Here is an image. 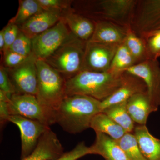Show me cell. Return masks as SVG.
<instances>
[{
    "mask_svg": "<svg viewBox=\"0 0 160 160\" xmlns=\"http://www.w3.org/2000/svg\"><path fill=\"white\" fill-rule=\"evenodd\" d=\"M126 72L82 71L66 81V96L81 95L102 101L122 86Z\"/></svg>",
    "mask_w": 160,
    "mask_h": 160,
    "instance_id": "cell-1",
    "label": "cell"
},
{
    "mask_svg": "<svg viewBox=\"0 0 160 160\" xmlns=\"http://www.w3.org/2000/svg\"><path fill=\"white\" fill-rule=\"evenodd\" d=\"M101 101L85 95L66 96L57 112L55 122L71 134L90 128L92 118L102 112Z\"/></svg>",
    "mask_w": 160,
    "mask_h": 160,
    "instance_id": "cell-2",
    "label": "cell"
},
{
    "mask_svg": "<svg viewBox=\"0 0 160 160\" xmlns=\"http://www.w3.org/2000/svg\"><path fill=\"white\" fill-rule=\"evenodd\" d=\"M38 91L36 97L49 120L55 124L58 109L66 97V80L44 60H37Z\"/></svg>",
    "mask_w": 160,
    "mask_h": 160,
    "instance_id": "cell-3",
    "label": "cell"
},
{
    "mask_svg": "<svg viewBox=\"0 0 160 160\" xmlns=\"http://www.w3.org/2000/svg\"><path fill=\"white\" fill-rule=\"evenodd\" d=\"M87 42L71 32L59 48L44 61L66 81L82 71Z\"/></svg>",
    "mask_w": 160,
    "mask_h": 160,
    "instance_id": "cell-4",
    "label": "cell"
},
{
    "mask_svg": "<svg viewBox=\"0 0 160 160\" xmlns=\"http://www.w3.org/2000/svg\"><path fill=\"white\" fill-rule=\"evenodd\" d=\"M88 13L96 21H107L130 28L137 0H101L92 2Z\"/></svg>",
    "mask_w": 160,
    "mask_h": 160,
    "instance_id": "cell-5",
    "label": "cell"
},
{
    "mask_svg": "<svg viewBox=\"0 0 160 160\" xmlns=\"http://www.w3.org/2000/svg\"><path fill=\"white\" fill-rule=\"evenodd\" d=\"M71 33L62 18L54 26L32 39V52L38 59L46 60L59 48Z\"/></svg>",
    "mask_w": 160,
    "mask_h": 160,
    "instance_id": "cell-6",
    "label": "cell"
},
{
    "mask_svg": "<svg viewBox=\"0 0 160 160\" xmlns=\"http://www.w3.org/2000/svg\"><path fill=\"white\" fill-rule=\"evenodd\" d=\"M155 62L154 59H149L132 66L126 71L144 81L149 102L156 111L160 106V70Z\"/></svg>",
    "mask_w": 160,
    "mask_h": 160,
    "instance_id": "cell-7",
    "label": "cell"
},
{
    "mask_svg": "<svg viewBox=\"0 0 160 160\" xmlns=\"http://www.w3.org/2000/svg\"><path fill=\"white\" fill-rule=\"evenodd\" d=\"M119 46L88 41L82 71L105 72L109 71L112 62Z\"/></svg>",
    "mask_w": 160,
    "mask_h": 160,
    "instance_id": "cell-8",
    "label": "cell"
},
{
    "mask_svg": "<svg viewBox=\"0 0 160 160\" xmlns=\"http://www.w3.org/2000/svg\"><path fill=\"white\" fill-rule=\"evenodd\" d=\"M37 58L33 52L18 67L10 69L12 82L16 93L36 95L38 91Z\"/></svg>",
    "mask_w": 160,
    "mask_h": 160,
    "instance_id": "cell-9",
    "label": "cell"
},
{
    "mask_svg": "<svg viewBox=\"0 0 160 160\" xmlns=\"http://www.w3.org/2000/svg\"><path fill=\"white\" fill-rule=\"evenodd\" d=\"M9 122L18 127L22 140V158L34 150L41 136L49 129V126L39 121L19 115H10Z\"/></svg>",
    "mask_w": 160,
    "mask_h": 160,
    "instance_id": "cell-10",
    "label": "cell"
},
{
    "mask_svg": "<svg viewBox=\"0 0 160 160\" xmlns=\"http://www.w3.org/2000/svg\"><path fill=\"white\" fill-rule=\"evenodd\" d=\"M7 104L10 115L21 116L50 126L36 96L15 93L11 96Z\"/></svg>",
    "mask_w": 160,
    "mask_h": 160,
    "instance_id": "cell-11",
    "label": "cell"
},
{
    "mask_svg": "<svg viewBox=\"0 0 160 160\" xmlns=\"http://www.w3.org/2000/svg\"><path fill=\"white\" fill-rule=\"evenodd\" d=\"M144 92H147V87L144 81L126 72L122 86L109 97L101 101L102 111L112 105L126 102L135 94Z\"/></svg>",
    "mask_w": 160,
    "mask_h": 160,
    "instance_id": "cell-12",
    "label": "cell"
},
{
    "mask_svg": "<svg viewBox=\"0 0 160 160\" xmlns=\"http://www.w3.org/2000/svg\"><path fill=\"white\" fill-rule=\"evenodd\" d=\"M57 136L50 128L41 136L35 149L21 160H56L64 153Z\"/></svg>",
    "mask_w": 160,
    "mask_h": 160,
    "instance_id": "cell-13",
    "label": "cell"
},
{
    "mask_svg": "<svg viewBox=\"0 0 160 160\" xmlns=\"http://www.w3.org/2000/svg\"><path fill=\"white\" fill-rule=\"evenodd\" d=\"M94 21V32L89 42L120 45L124 42L130 29L109 21Z\"/></svg>",
    "mask_w": 160,
    "mask_h": 160,
    "instance_id": "cell-14",
    "label": "cell"
},
{
    "mask_svg": "<svg viewBox=\"0 0 160 160\" xmlns=\"http://www.w3.org/2000/svg\"><path fill=\"white\" fill-rule=\"evenodd\" d=\"M62 14L58 11H44L36 14L19 26L20 30L32 38L48 30L61 20Z\"/></svg>",
    "mask_w": 160,
    "mask_h": 160,
    "instance_id": "cell-15",
    "label": "cell"
},
{
    "mask_svg": "<svg viewBox=\"0 0 160 160\" xmlns=\"http://www.w3.org/2000/svg\"><path fill=\"white\" fill-rule=\"evenodd\" d=\"M93 145L90 146L92 154L101 155L105 160H129L116 140L102 132H96Z\"/></svg>",
    "mask_w": 160,
    "mask_h": 160,
    "instance_id": "cell-16",
    "label": "cell"
},
{
    "mask_svg": "<svg viewBox=\"0 0 160 160\" xmlns=\"http://www.w3.org/2000/svg\"><path fill=\"white\" fill-rule=\"evenodd\" d=\"M70 31L75 36L88 42L93 34L95 22L93 20L72 12H68L62 17Z\"/></svg>",
    "mask_w": 160,
    "mask_h": 160,
    "instance_id": "cell-17",
    "label": "cell"
},
{
    "mask_svg": "<svg viewBox=\"0 0 160 160\" xmlns=\"http://www.w3.org/2000/svg\"><path fill=\"white\" fill-rule=\"evenodd\" d=\"M142 153L147 160H160V139L149 132L146 125H138L133 131Z\"/></svg>",
    "mask_w": 160,
    "mask_h": 160,
    "instance_id": "cell-18",
    "label": "cell"
},
{
    "mask_svg": "<svg viewBox=\"0 0 160 160\" xmlns=\"http://www.w3.org/2000/svg\"><path fill=\"white\" fill-rule=\"evenodd\" d=\"M126 108L135 123L146 125L149 114L155 111L147 92L135 94L127 101Z\"/></svg>",
    "mask_w": 160,
    "mask_h": 160,
    "instance_id": "cell-19",
    "label": "cell"
},
{
    "mask_svg": "<svg viewBox=\"0 0 160 160\" xmlns=\"http://www.w3.org/2000/svg\"><path fill=\"white\" fill-rule=\"evenodd\" d=\"M90 128L96 132L105 133L115 140L119 139L126 132L125 129L102 112L92 118Z\"/></svg>",
    "mask_w": 160,
    "mask_h": 160,
    "instance_id": "cell-20",
    "label": "cell"
},
{
    "mask_svg": "<svg viewBox=\"0 0 160 160\" xmlns=\"http://www.w3.org/2000/svg\"><path fill=\"white\" fill-rule=\"evenodd\" d=\"M124 43L134 58L136 64L150 59L146 40L138 36L130 29Z\"/></svg>",
    "mask_w": 160,
    "mask_h": 160,
    "instance_id": "cell-21",
    "label": "cell"
},
{
    "mask_svg": "<svg viewBox=\"0 0 160 160\" xmlns=\"http://www.w3.org/2000/svg\"><path fill=\"white\" fill-rule=\"evenodd\" d=\"M126 104L127 101L112 105L102 112L118 124L126 132H132L135 127V123L127 111Z\"/></svg>",
    "mask_w": 160,
    "mask_h": 160,
    "instance_id": "cell-22",
    "label": "cell"
},
{
    "mask_svg": "<svg viewBox=\"0 0 160 160\" xmlns=\"http://www.w3.org/2000/svg\"><path fill=\"white\" fill-rule=\"evenodd\" d=\"M44 11L38 0L19 1V6L16 15L9 23L19 26L36 14Z\"/></svg>",
    "mask_w": 160,
    "mask_h": 160,
    "instance_id": "cell-23",
    "label": "cell"
},
{
    "mask_svg": "<svg viewBox=\"0 0 160 160\" xmlns=\"http://www.w3.org/2000/svg\"><path fill=\"white\" fill-rule=\"evenodd\" d=\"M135 65L136 62L134 58L123 42L119 46L109 71L114 72H123Z\"/></svg>",
    "mask_w": 160,
    "mask_h": 160,
    "instance_id": "cell-24",
    "label": "cell"
},
{
    "mask_svg": "<svg viewBox=\"0 0 160 160\" xmlns=\"http://www.w3.org/2000/svg\"><path fill=\"white\" fill-rule=\"evenodd\" d=\"M116 141L129 160H147L142 153L133 132H126Z\"/></svg>",
    "mask_w": 160,
    "mask_h": 160,
    "instance_id": "cell-25",
    "label": "cell"
},
{
    "mask_svg": "<svg viewBox=\"0 0 160 160\" xmlns=\"http://www.w3.org/2000/svg\"><path fill=\"white\" fill-rule=\"evenodd\" d=\"M8 51L29 56L32 53V40L20 30L16 39Z\"/></svg>",
    "mask_w": 160,
    "mask_h": 160,
    "instance_id": "cell-26",
    "label": "cell"
},
{
    "mask_svg": "<svg viewBox=\"0 0 160 160\" xmlns=\"http://www.w3.org/2000/svg\"><path fill=\"white\" fill-rule=\"evenodd\" d=\"M88 154H92L90 147L86 146L85 142H82L78 144L74 149L63 153L56 160H77Z\"/></svg>",
    "mask_w": 160,
    "mask_h": 160,
    "instance_id": "cell-27",
    "label": "cell"
},
{
    "mask_svg": "<svg viewBox=\"0 0 160 160\" xmlns=\"http://www.w3.org/2000/svg\"><path fill=\"white\" fill-rule=\"evenodd\" d=\"M3 29L5 40V48L3 51L4 54L9 50L10 47L16 39L20 30L19 27L17 25L9 23Z\"/></svg>",
    "mask_w": 160,
    "mask_h": 160,
    "instance_id": "cell-28",
    "label": "cell"
},
{
    "mask_svg": "<svg viewBox=\"0 0 160 160\" xmlns=\"http://www.w3.org/2000/svg\"><path fill=\"white\" fill-rule=\"evenodd\" d=\"M0 90L10 97L12 94L16 93L15 88L9 79L7 70L2 66L0 68Z\"/></svg>",
    "mask_w": 160,
    "mask_h": 160,
    "instance_id": "cell-29",
    "label": "cell"
},
{
    "mask_svg": "<svg viewBox=\"0 0 160 160\" xmlns=\"http://www.w3.org/2000/svg\"><path fill=\"white\" fill-rule=\"evenodd\" d=\"M43 10L62 12L69 6V1L60 0H38Z\"/></svg>",
    "mask_w": 160,
    "mask_h": 160,
    "instance_id": "cell-30",
    "label": "cell"
},
{
    "mask_svg": "<svg viewBox=\"0 0 160 160\" xmlns=\"http://www.w3.org/2000/svg\"><path fill=\"white\" fill-rule=\"evenodd\" d=\"M146 41L149 57L153 59L160 52V30L149 36Z\"/></svg>",
    "mask_w": 160,
    "mask_h": 160,
    "instance_id": "cell-31",
    "label": "cell"
},
{
    "mask_svg": "<svg viewBox=\"0 0 160 160\" xmlns=\"http://www.w3.org/2000/svg\"><path fill=\"white\" fill-rule=\"evenodd\" d=\"M29 56H25L14 52L8 51L4 54V62L8 68L13 69L25 62Z\"/></svg>",
    "mask_w": 160,
    "mask_h": 160,
    "instance_id": "cell-32",
    "label": "cell"
},
{
    "mask_svg": "<svg viewBox=\"0 0 160 160\" xmlns=\"http://www.w3.org/2000/svg\"><path fill=\"white\" fill-rule=\"evenodd\" d=\"M9 115L8 104L6 102L0 101V120L1 124L3 125L9 122Z\"/></svg>",
    "mask_w": 160,
    "mask_h": 160,
    "instance_id": "cell-33",
    "label": "cell"
},
{
    "mask_svg": "<svg viewBox=\"0 0 160 160\" xmlns=\"http://www.w3.org/2000/svg\"><path fill=\"white\" fill-rule=\"evenodd\" d=\"M5 46V40L4 38V30L3 29L0 31V50L4 51Z\"/></svg>",
    "mask_w": 160,
    "mask_h": 160,
    "instance_id": "cell-34",
    "label": "cell"
},
{
    "mask_svg": "<svg viewBox=\"0 0 160 160\" xmlns=\"http://www.w3.org/2000/svg\"><path fill=\"white\" fill-rule=\"evenodd\" d=\"M10 98L11 97H9L8 95L6 94L2 90H0V101L8 103L10 100Z\"/></svg>",
    "mask_w": 160,
    "mask_h": 160,
    "instance_id": "cell-35",
    "label": "cell"
}]
</instances>
